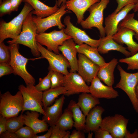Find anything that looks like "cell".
Segmentation results:
<instances>
[{
    "label": "cell",
    "instance_id": "32",
    "mask_svg": "<svg viewBox=\"0 0 138 138\" xmlns=\"http://www.w3.org/2000/svg\"><path fill=\"white\" fill-rule=\"evenodd\" d=\"M23 114L21 113L19 116L11 117L7 119L6 122V130L15 133L24 125Z\"/></svg>",
    "mask_w": 138,
    "mask_h": 138
},
{
    "label": "cell",
    "instance_id": "25",
    "mask_svg": "<svg viewBox=\"0 0 138 138\" xmlns=\"http://www.w3.org/2000/svg\"><path fill=\"white\" fill-rule=\"evenodd\" d=\"M23 2L27 3L34 9L32 12V14L41 18L47 17L56 12L59 9L57 4V0L54 6L50 7L39 0H23Z\"/></svg>",
    "mask_w": 138,
    "mask_h": 138
},
{
    "label": "cell",
    "instance_id": "14",
    "mask_svg": "<svg viewBox=\"0 0 138 138\" xmlns=\"http://www.w3.org/2000/svg\"><path fill=\"white\" fill-rule=\"evenodd\" d=\"M135 5L134 4L126 5L118 12H113L105 18L104 28L106 36H112L117 32L119 23L133 9Z\"/></svg>",
    "mask_w": 138,
    "mask_h": 138
},
{
    "label": "cell",
    "instance_id": "22",
    "mask_svg": "<svg viewBox=\"0 0 138 138\" xmlns=\"http://www.w3.org/2000/svg\"><path fill=\"white\" fill-rule=\"evenodd\" d=\"M39 112L35 111L28 110L25 114H23L24 125L32 128L35 134L47 131L49 125L42 120L39 119Z\"/></svg>",
    "mask_w": 138,
    "mask_h": 138
},
{
    "label": "cell",
    "instance_id": "31",
    "mask_svg": "<svg viewBox=\"0 0 138 138\" xmlns=\"http://www.w3.org/2000/svg\"><path fill=\"white\" fill-rule=\"evenodd\" d=\"M134 13L128 14L118 26L127 28L135 32V38L138 41V20L134 18Z\"/></svg>",
    "mask_w": 138,
    "mask_h": 138
},
{
    "label": "cell",
    "instance_id": "40",
    "mask_svg": "<svg viewBox=\"0 0 138 138\" xmlns=\"http://www.w3.org/2000/svg\"><path fill=\"white\" fill-rule=\"evenodd\" d=\"M51 127V134L50 138H64L67 131L61 130L57 126L53 125Z\"/></svg>",
    "mask_w": 138,
    "mask_h": 138
},
{
    "label": "cell",
    "instance_id": "16",
    "mask_svg": "<svg viewBox=\"0 0 138 138\" xmlns=\"http://www.w3.org/2000/svg\"><path fill=\"white\" fill-rule=\"evenodd\" d=\"M135 34L131 29L118 26L117 32L112 37L118 44L122 45L124 44L126 45L127 49L130 52L131 56L138 52V43L133 39Z\"/></svg>",
    "mask_w": 138,
    "mask_h": 138
},
{
    "label": "cell",
    "instance_id": "30",
    "mask_svg": "<svg viewBox=\"0 0 138 138\" xmlns=\"http://www.w3.org/2000/svg\"><path fill=\"white\" fill-rule=\"evenodd\" d=\"M74 121L72 112L67 108L64 112L55 125L61 130L66 131L74 126Z\"/></svg>",
    "mask_w": 138,
    "mask_h": 138
},
{
    "label": "cell",
    "instance_id": "20",
    "mask_svg": "<svg viewBox=\"0 0 138 138\" xmlns=\"http://www.w3.org/2000/svg\"><path fill=\"white\" fill-rule=\"evenodd\" d=\"M100 0H68L65 5L66 8L73 12L77 19V23L80 24L83 20L85 12L93 5Z\"/></svg>",
    "mask_w": 138,
    "mask_h": 138
},
{
    "label": "cell",
    "instance_id": "8",
    "mask_svg": "<svg viewBox=\"0 0 138 138\" xmlns=\"http://www.w3.org/2000/svg\"><path fill=\"white\" fill-rule=\"evenodd\" d=\"M64 28L59 31L54 30L49 33H37L36 41L41 45L46 46L48 50L59 54V47L66 40L72 38L65 33Z\"/></svg>",
    "mask_w": 138,
    "mask_h": 138
},
{
    "label": "cell",
    "instance_id": "1",
    "mask_svg": "<svg viewBox=\"0 0 138 138\" xmlns=\"http://www.w3.org/2000/svg\"><path fill=\"white\" fill-rule=\"evenodd\" d=\"M32 14L31 11L26 17L23 23L22 31L20 34L16 38L8 41L6 42L9 44H21L25 45L31 49L34 56L38 57L41 54L38 48L36 39L37 28L32 20Z\"/></svg>",
    "mask_w": 138,
    "mask_h": 138
},
{
    "label": "cell",
    "instance_id": "27",
    "mask_svg": "<svg viewBox=\"0 0 138 138\" xmlns=\"http://www.w3.org/2000/svg\"><path fill=\"white\" fill-rule=\"evenodd\" d=\"M67 108L72 112L74 121V126L77 130L84 131L85 126L86 116L82 112L77 103L73 100H71Z\"/></svg>",
    "mask_w": 138,
    "mask_h": 138
},
{
    "label": "cell",
    "instance_id": "50",
    "mask_svg": "<svg viewBox=\"0 0 138 138\" xmlns=\"http://www.w3.org/2000/svg\"><path fill=\"white\" fill-rule=\"evenodd\" d=\"M135 91L136 97L138 101V83L136 87Z\"/></svg>",
    "mask_w": 138,
    "mask_h": 138
},
{
    "label": "cell",
    "instance_id": "54",
    "mask_svg": "<svg viewBox=\"0 0 138 138\" xmlns=\"http://www.w3.org/2000/svg\"><path fill=\"white\" fill-rule=\"evenodd\" d=\"M136 12H137V17L138 18V8Z\"/></svg>",
    "mask_w": 138,
    "mask_h": 138
},
{
    "label": "cell",
    "instance_id": "46",
    "mask_svg": "<svg viewBox=\"0 0 138 138\" xmlns=\"http://www.w3.org/2000/svg\"><path fill=\"white\" fill-rule=\"evenodd\" d=\"M13 11H17L21 3L23 0H10Z\"/></svg>",
    "mask_w": 138,
    "mask_h": 138
},
{
    "label": "cell",
    "instance_id": "45",
    "mask_svg": "<svg viewBox=\"0 0 138 138\" xmlns=\"http://www.w3.org/2000/svg\"><path fill=\"white\" fill-rule=\"evenodd\" d=\"M0 138H18L15 133L12 132L7 131L0 134Z\"/></svg>",
    "mask_w": 138,
    "mask_h": 138
},
{
    "label": "cell",
    "instance_id": "19",
    "mask_svg": "<svg viewBox=\"0 0 138 138\" xmlns=\"http://www.w3.org/2000/svg\"><path fill=\"white\" fill-rule=\"evenodd\" d=\"M63 95L56 99L54 103L48 107L45 110V114L43 115L42 120L50 126L55 124L62 114V108L65 97Z\"/></svg>",
    "mask_w": 138,
    "mask_h": 138
},
{
    "label": "cell",
    "instance_id": "42",
    "mask_svg": "<svg viewBox=\"0 0 138 138\" xmlns=\"http://www.w3.org/2000/svg\"><path fill=\"white\" fill-rule=\"evenodd\" d=\"M94 132L95 138H113L108 131L100 128Z\"/></svg>",
    "mask_w": 138,
    "mask_h": 138
},
{
    "label": "cell",
    "instance_id": "2",
    "mask_svg": "<svg viewBox=\"0 0 138 138\" xmlns=\"http://www.w3.org/2000/svg\"><path fill=\"white\" fill-rule=\"evenodd\" d=\"M33 9L30 4L25 2L20 12L11 21L6 22L2 20L0 22V42L6 39H13L17 37L21 31L24 21Z\"/></svg>",
    "mask_w": 138,
    "mask_h": 138
},
{
    "label": "cell",
    "instance_id": "41",
    "mask_svg": "<svg viewBox=\"0 0 138 138\" xmlns=\"http://www.w3.org/2000/svg\"><path fill=\"white\" fill-rule=\"evenodd\" d=\"M118 4L116 9L113 12L117 13L126 5L131 4L135 5L138 3V0H116Z\"/></svg>",
    "mask_w": 138,
    "mask_h": 138
},
{
    "label": "cell",
    "instance_id": "18",
    "mask_svg": "<svg viewBox=\"0 0 138 138\" xmlns=\"http://www.w3.org/2000/svg\"><path fill=\"white\" fill-rule=\"evenodd\" d=\"M76 44L72 38L65 41L59 47L58 49L68 62L70 67V72H75L78 70L77 53Z\"/></svg>",
    "mask_w": 138,
    "mask_h": 138
},
{
    "label": "cell",
    "instance_id": "5",
    "mask_svg": "<svg viewBox=\"0 0 138 138\" xmlns=\"http://www.w3.org/2000/svg\"><path fill=\"white\" fill-rule=\"evenodd\" d=\"M117 68L120 79L115 87L120 89L127 95L135 111L138 112V101L135 93V88L138 83V72L131 73L124 71L119 65Z\"/></svg>",
    "mask_w": 138,
    "mask_h": 138
},
{
    "label": "cell",
    "instance_id": "3",
    "mask_svg": "<svg viewBox=\"0 0 138 138\" xmlns=\"http://www.w3.org/2000/svg\"><path fill=\"white\" fill-rule=\"evenodd\" d=\"M18 89L21 93L23 99V106L21 113L26 110L36 111L44 115L42 91L38 90L34 85L29 84L26 86L20 85Z\"/></svg>",
    "mask_w": 138,
    "mask_h": 138
},
{
    "label": "cell",
    "instance_id": "39",
    "mask_svg": "<svg viewBox=\"0 0 138 138\" xmlns=\"http://www.w3.org/2000/svg\"><path fill=\"white\" fill-rule=\"evenodd\" d=\"M15 72L10 64L6 63H0V77Z\"/></svg>",
    "mask_w": 138,
    "mask_h": 138
},
{
    "label": "cell",
    "instance_id": "12",
    "mask_svg": "<svg viewBox=\"0 0 138 138\" xmlns=\"http://www.w3.org/2000/svg\"><path fill=\"white\" fill-rule=\"evenodd\" d=\"M71 18L69 15L65 17L63 22L66 27L64 31L66 34L70 36L75 44L79 45L84 43L92 47L97 48L100 41V39L95 40L90 38L83 30L76 27L71 23Z\"/></svg>",
    "mask_w": 138,
    "mask_h": 138
},
{
    "label": "cell",
    "instance_id": "51",
    "mask_svg": "<svg viewBox=\"0 0 138 138\" xmlns=\"http://www.w3.org/2000/svg\"><path fill=\"white\" fill-rule=\"evenodd\" d=\"M71 133L70 131H67V133L64 138H70Z\"/></svg>",
    "mask_w": 138,
    "mask_h": 138
},
{
    "label": "cell",
    "instance_id": "4",
    "mask_svg": "<svg viewBox=\"0 0 138 138\" xmlns=\"http://www.w3.org/2000/svg\"><path fill=\"white\" fill-rule=\"evenodd\" d=\"M109 2V0H100L99 2L91 5L87 10L89 15L80 24L82 28L91 29L93 27H96L99 31L100 38L105 37L106 34L103 26V12Z\"/></svg>",
    "mask_w": 138,
    "mask_h": 138
},
{
    "label": "cell",
    "instance_id": "23",
    "mask_svg": "<svg viewBox=\"0 0 138 138\" xmlns=\"http://www.w3.org/2000/svg\"><path fill=\"white\" fill-rule=\"evenodd\" d=\"M100 42L97 47L99 53L105 54L110 51L114 50L121 53L126 57L131 56L130 52L127 50L126 48L116 42L112 36H106L104 37L100 38Z\"/></svg>",
    "mask_w": 138,
    "mask_h": 138
},
{
    "label": "cell",
    "instance_id": "9",
    "mask_svg": "<svg viewBox=\"0 0 138 138\" xmlns=\"http://www.w3.org/2000/svg\"><path fill=\"white\" fill-rule=\"evenodd\" d=\"M129 119L122 115L115 114L102 119L100 128L108 131L113 138H124L127 131Z\"/></svg>",
    "mask_w": 138,
    "mask_h": 138
},
{
    "label": "cell",
    "instance_id": "6",
    "mask_svg": "<svg viewBox=\"0 0 138 138\" xmlns=\"http://www.w3.org/2000/svg\"><path fill=\"white\" fill-rule=\"evenodd\" d=\"M0 100V114L7 119L18 116L22 111L23 99L19 90L14 95L8 91L1 94Z\"/></svg>",
    "mask_w": 138,
    "mask_h": 138
},
{
    "label": "cell",
    "instance_id": "11",
    "mask_svg": "<svg viewBox=\"0 0 138 138\" xmlns=\"http://www.w3.org/2000/svg\"><path fill=\"white\" fill-rule=\"evenodd\" d=\"M37 47L41 57L46 59L49 64V70L56 71L65 75L69 73L67 68L70 64L62 55L57 54L46 49L37 42Z\"/></svg>",
    "mask_w": 138,
    "mask_h": 138
},
{
    "label": "cell",
    "instance_id": "43",
    "mask_svg": "<svg viewBox=\"0 0 138 138\" xmlns=\"http://www.w3.org/2000/svg\"><path fill=\"white\" fill-rule=\"evenodd\" d=\"M84 132L82 131L74 130L70 134V138H85Z\"/></svg>",
    "mask_w": 138,
    "mask_h": 138
},
{
    "label": "cell",
    "instance_id": "37",
    "mask_svg": "<svg viewBox=\"0 0 138 138\" xmlns=\"http://www.w3.org/2000/svg\"><path fill=\"white\" fill-rule=\"evenodd\" d=\"M15 133L18 138H33L36 135L33 129L27 125L23 126Z\"/></svg>",
    "mask_w": 138,
    "mask_h": 138
},
{
    "label": "cell",
    "instance_id": "35",
    "mask_svg": "<svg viewBox=\"0 0 138 138\" xmlns=\"http://www.w3.org/2000/svg\"><path fill=\"white\" fill-rule=\"evenodd\" d=\"M52 72V70H50L46 76L43 78H39L38 83L35 86L38 90L41 91H44L51 88Z\"/></svg>",
    "mask_w": 138,
    "mask_h": 138
},
{
    "label": "cell",
    "instance_id": "36",
    "mask_svg": "<svg viewBox=\"0 0 138 138\" xmlns=\"http://www.w3.org/2000/svg\"><path fill=\"white\" fill-rule=\"evenodd\" d=\"M65 75L62 73L52 70L51 77V88L63 86Z\"/></svg>",
    "mask_w": 138,
    "mask_h": 138
},
{
    "label": "cell",
    "instance_id": "44",
    "mask_svg": "<svg viewBox=\"0 0 138 138\" xmlns=\"http://www.w3.org/2000/svg\"><path fill=\"white\" fill-rule=\"evenodd\" d=\"M7 119L3 116H0V134L6 131V122Z\"/></svg>",
    "mask_w": 138,
    "mask_h": 138
},
{
    "label": "cell",
    "instance_id": "33",
    "mask_svg": "<svg viewBox=\"0 0 138 138\" xmlns=\"http://www.w3.org/2000/svg\"><path fill=\"white\" fill-rule=\"evenodd\" d=\"M119 62L127 64L128 70H138V52L130 56L120 59Z\"/></svg>",
    "mask_w": 138,
    "mask_h": 138
},
{
    "label": "cell",
    "instance_id": "13",
    "mask_svg": "<svg viewBox=\"0 0 138 138\" xmlns=\"http://www.w3.org/2000/svg\"><path fill=\"white\" fill-rule=\"evenodd\" d=\"M63 86L66 91L65 95L67 96L80 93H89V86L76 72H70L65 75Z\"/></svg>",
    "mask_w": 138,
    "mask_h": 138
},
{
    "label": "cell",
    "instance_id": "26",
    "mask_svg": "<svg viewBox=\"0 0 138 138\" xmlns=\"http://www.w3.org/2000/svg\"><path fill=\"white\" fill-rule=\"evenodd\" d=\"M76 47L77 53L84 55L100 67L106 63L99 54L97 48L92 47L85 43L77 45Z\"/></svg>",
    "mask_w": 138,
    "mask_h": 138
},
{
    "label": "cell",
    "instance_id": "21",
    "mask_svg": "<svg viewBox=\"0 0 138 138\" xmlns=\"http://www.w3.org/2000/svg\"><path fill=\"white\" fill-rule=\"evenodd\" d=\"M105 109L101 106H96L92 108L87 115L85 133L94 132L100 128L103 119L102 115Z\"/></svg>",
    "mask_w": 138,
    "mask_h": 138
},
{
    "label": "cell",
    "instance_id": "15",
    "mask_svg": "<svg viewBox=\"0 0 138 138\" xmlns=\"http://www.w3.org/2000/svg\"><path fill=\"white\" fill-rule=\"evenodd\" d=\"M100 67L84 55L78 53V73L84 81L90 83L97 76Z\"/></svg>",
    "mask_w": 138,
    "mask_h": 138
},
{
    "label": "cell",
    "instance_id": "48",
    "mask_svg": "<svg viewBox=\"0 0 138 138\" xmlns=\"http://www.w3.org/2000/svg\"><path fill=\"white\" fill-rule=\"evenodd\" d=\"M51 126L46 133L39 136L36 135L33 138H50L51 134Z\"/></svg>",
    "mask_w": 138,
    "mask_h": 138
},
{
    "label": "cell",
    "instance_id": "24",
    "mask_svg": "<svg viewBox=\"0 0 138 138\" xmlns=\"http://www.w3.org/2000/svg\"><path fill=\"white\" fill-rule=\"evenodd\" d=\"M118 61L114 58L100 67L97 76L107 86L112 87L114 82V73Z\"/></svg>",
    "mask_w": 138,
    "mask_h": 138
},
{
    "label": "cell",
    "instance_id": "17",
    "mask_svg": "<svg viewBox=\"0 0 138 138\" xmlns=\"http://www.w3.org/2000/svg\"><path fill=\"white\" fill-rule=\"evenodd\" d=\"M90 83L89 86V93L95 98L112 99L119 96L118 92L112 87L105 85L97 76L93 79Z\"/></svg>",
    "mask_w": 138,
    "mask_h": 138
},
{
    "label": "cell",
    "instance_id": "47",
    "mask_svg": "<svg viewBox=\"0 0 138 138\" xmlns=\"http://www.w3.org/2000/svg\"><path fill=\"white\" fill-rule=\"evenodd\" d=\"M125 138H138V131L136 129L134 132L131 133L128 130H127L124 136Z\"/></svg>",
    "mask_w": 138,
    "mask_h": 138
},
{
    "label": "cell",
    "instance_id": "34",
    "mask_svg": "<svg viewBox=\"0 0 138 138\" xmlns=\"http://www.w3.org/2000/svg\"><path fill=\"white\" fill-rule=\"evenodd\" d=\"M11 57L10 46L6 45L4 41L0 42V63H6L10 64Z\"/></svg>",
    "mask_w": 138,
    "mask_h": 138
},
{
    "label": "cell",
    "instance_id": "10",
    "mask_svg": "<svg viewBox=\"0 0 138 138\" xmlns=\"http://www.w3.org/2000/svg\"><path fill=\"white\" fill-rule=\"evenodd\" d=\"M66 9L65 4H63L56 12L45 18L32 16V20L36 26L37 33L44 32L53 26H57L60 30L64 28L65 25L62 24L61 19L62 17L68 11Z\"/></svg>",
    "mask_w": 138,
    "mask_h": 138
},
{
    "label": "cell",
    "instance_id": "53",
    "mask_svg": "<svg viewBox=\"0 0 138 138\" xmlns=\"http://www.w3.org/2000/svg\"><path fill=\"white\" fill-rule=\"evenodd\" d=\"M138 8V3L135 5V6L133 9L134 12H136Z\"/></svg>",
    "mask_w": 138,
    "mask_h": 138
},
{
    "label": "cell",
    "instance_id": "28",
    "mask_svg": "<svg viewBox=\"0 0 138 138\" xmlns=\"http://www.w3.org/2000/svg\"><path fill=\"white\" fill-rule=\"evenodd\" d=\"M83 113L86 116L90 110L100 102L98 98L88 93H82L79 97L77 103Z\"/></svg>",
    "mask_w": 138,
    "mask_h": 138
},
{
    "label": "cell",
    "instance_id": "7",
    "mask_svg": "<svg viewBox=\"0 0 138 138\" xmlns=\"http://www.w3.org/2000/svg\"><path fill=\"white\" fill-rule=\"evenodd\" d=\"M11 54L10 65L14 71L15 74L21 77L26 85L31 84L34 85L35 79L27 70L26 66L28 59L21 55L19 51L18 44H9Z\"/></svg>",
    "mask_w": 138,
    "mask_h": 138
},
{
    "label": "cell",
    "instance_id": "38",
    "mask_svg": "<svg viewBox=\"0 0 138 138\" xmlns=\"http://www.w3.org/2000/svg\"><path fill=\"white\" fill-rule=\"evenodd\" d=\"M12 12L10 0H4L0 6V16L2 17L6 14H10Z\"/></svg>",
    "mask_w": 138,
    "mask_h": 138
},
{
    "label": "cell",
    "instance_id": "29",
    "mask_svg": "<svg viewBox=\"0 0 138 138\" xmlns=\"http://www.w3.org/2000/svg\"><path fill=\"white\" fill-rule=\"evenodd\" d=\"M66 93V91L63 86L50 88L43 92L42 101L44 110L53 103L59 95L61 94L65 95Z\"/></svg>",
    "mask_w": 138,
    "mask_h": 138
},
{
    "label": "cell",
    "instance_id": "52",
    "mask_svg": "<svg viewBox=\"0 0 138 138\" xmlns=\"http://www.w3.org/2000/svg\"><path fill=\"white\" fill-rule=\"evenodd\" d=\"M88 132V134L87 136V138H91L92 137L93 133V132Z\"/></svg>",
    "mask_w": 138,
    "mask_h": 138
},
{
    "label": "cell",
    "instance_id": "49",
    "mask_svg": "<svg viewBox=\"0 0 138 138\" xmlns=\"http://www.w3.org/2000/svg\"><path fill=\"white\" fill-rule=\"evenodd\" d=\"M67 0H57V4L58 7L60 6L61 5L65 4Z\"/></svg>",
    "mask_w": 138,
    "mask_h": 138
}]
</instances>
